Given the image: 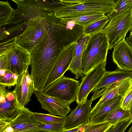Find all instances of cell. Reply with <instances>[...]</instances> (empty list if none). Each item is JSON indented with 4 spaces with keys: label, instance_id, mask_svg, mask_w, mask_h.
I'll return each mask as SVG.
<instances>
[{
    "label": "cell",
    "instance_id": "cell-24",
    "mask_svg": "<svg viewBox=\"0 0 132 132\" xmlns=\"http://www.w3.org/2000/svg\"><path fill=\"white\" fill-rule=\"evenodd\" d=\"M110 20L106 15L101 19L83 28V35L91 36L102 31Z\"/></svg>",
    "mask_w": 132,
    "mask_h": 132
},
{
    "label": "cell",
    "instance_id": "cell-42",
    "mask_svg": "<svg viewBox=\"0 0 132 132\" xmlns=\"http://www.w3.org/2000/svg\"><path fill=\"white\" fill-rule=\"evenodd\" d=\"M128 132H132V125L130 127Z\"/></svg>",
    "mask_w": 132,
    "mask_h": 132
},
{
    "label": "cell",
    "instance_id": "cell-25",
    "mask_svg": "<svg viewBox=\"0 0 132 132\" xmlns=\"http://www.w3.org/2000/svg\"><path fill=\"white\" fill-rule=\"evenodd\" d=\"M32 116L37 122L44 124L63 123L65 117L32 112Z\"/></svg>",
    "mask_w": 132,
    "mask_h": 132
},
{
    "label": "cell",
    "instance_id": "cell-10",
    "mask_svg": "<svg viewBox=\"0 0 132 132\" xmlns=\"http://www.w3.org/2000/svg\"><path fill=\"white\" fill-rule=\"evenodd\" d=\"M106 61L94 68L81 79L76 99L78 104H82L87 100L89 94L98 83L106 71Z\"/></svg>",
    "mask_w": 132,
    "mask_h": 132
},
{
    "label": "cell",
    "instance_id": "cell-34",
    "mask_svg": "<svg viewBox=\"0 0 132 132\" xmlns=\"http://www.w3.org/2000/svg\"><path fill=\"white\" fill-rule=\"evenodd\" d=\"M9 125V121L4 119H0V132H4Z\"/></svg>",
    "mask_w": 132,
    "mask_h": 132
},
{
    "label": "cell",
    "instance_id": "cell-31",
    "mask_svg": "<svg viewBox=\"0 0 132 132\" xmlns=\"http://www.w3.org/2000/svg\"><path fill=\"white\" fill-rule=\"evenodd\" d=\"M132 122L131 118L123 120L112 126L104 132H124L129 125Z\"/></svg>",
    "mask_w": 132,
    "mask_h": 132
},
{
    "label": "cell",
    "instance_id": "cell-40",
    "mask_svg": "<svg viewBox=\"0 0 132 132\" xmlns=\"http://www.w3.org/2000/svg\"><path fill=\"white\" fill-rule=\"evenodd\" d=\"M22 132H43L38 130H34Z\"/></svg>",
    "mask_w": 132,
    "mask_h": 132
},
{
    "label": "cell",
    "instance_id": "cell-26",
    "mask_svg": "<svg viewBox=\"0 0 132 132\" xmlns=\"http://www.w3.org/2000/svg\"><path fill=\"white\" fill-rule=\"evenodd\" d=\"M131 7H132V0L117 1L112 11L106 15L110 19L126 9Z\"/></svg>",
    "mask_w": 132,
    "mask_h": 132
},
{
    "label": "cell",
    "instance_id": "cell-39",
    "mask_svg": "<svg viewBox=\"0 0 132 132\" xmlns=\"http://www.w3.org/2000/svg\"><path fill=\"white\" fill-rule=\"evenodd\" d=\"M7 70L4 69L0 70V77L4 76Z\"/></svg>",
    "mask_w": 132,
    "mask_h": 132
},
{
    "label": "cell",
    "instance_id": "cell-17",
    "mask_svg": "<svg viewBox=\"0 0 132 132\" xmlns=\"http://www.w3.org/2000/svg\"><path fill=\"white\" fill-rule=\"evenodd\" d=\"M123 97L119 96L104 103L91 113L89 123L104 122L106 117L111 112L120 107Z\"/></svg>",
    "mask_w": 132,
    "mask_h": 132
},
{
    "label": "cell",
    "instance_id": "cell-33",
    "mask_svg": "<svg viewBox=\"0 0 132 132\" xmlns=\"http://www.w3.org/2000/svg\"><path fill=\"white\" fill-rule=\"evenodd\" d=\"M6 87L1 85H0V103H2L6 101V97L9 92L6 88Z\"/></svg>",
    "mask_w": 132,
    "mask_h": 132
},
{
    "label": "cell",
    "instance_id": "cell-21",
    "mask_svg": "<svg viewBox=\"0 0 132 132\" xmlns=\"http://www.w3.org/2000/svg\"><path fill=\"white\" fill-rule=\"evenodd\" d=\"M106 16L103 13L81 16L77 17L61 18L64 21H73L83 27L87 26L99 20Z\"/></svg>",
    "mask_w": 132,
    "mask_h": 132
},
{
    "label": "cell",
    "instance_id": "cell-3",
    "mask_svg": "<svg viewBox=\"0 0 132 132\" xmlns=\"http://www.w3.org/2000/svg\"><path fill=\"white\" fill-rule=\"evenodd\" d=\"M57 17L53 13L30 20L25 29L17 36L16 44L30 54L37 49L46 38Z\"/></svg>",
    "mask_w": 132,
    "mask_h": 132
},
{
    "label": "cell",
    "instance_id": "cell-1",
    "mask_svg": "<svg viewBox=\"0 0 132 132\" xmlns=\"http://www.w3.org/2000/svg\"><path fill=\"white\" fill-rule=\"evenodd\" d=\"M83 28L73 21L57 17L44 40L30 54L31 75L38 79H46L62 51L83 35Z\"/></svg>",
    "mask_w": 132,
    "mask_h": 132
},
{
    "label": "cell",
    "instance_id": "cell-36",
    "mask_svg": "<svg viewBox=\"0 0 132 132\" xmlns=\"http://www.w3.org/2000/svg\"><path fill=\"white\" fill-rule=\"evenodd\" d=\"M60 1L65 5L78 4L82 3L83 0H60Z\"/></svg>",
    "mask_w": 132,
    "mask_h": 132
},
{
    "label": "cell",
    "instance_id": "cell-32",
    "mask_svg": "<svg viewBox=\"0 0 132 132\" xmlns=\"http://www.w3.org/2000/svg\"><path fill=\"white\" fill-rule=\"evenodd\" d=\"M132 105V87L123 97L120 107L123 110L130 111Z\"/></svg>",
    "mask_w": 132,
    "mask_h": 132
},
{
    "label": "cell",
    "instance_id": "cell-35",
    "mask_svg": "<svg viewBox=\"0 0 132 132\" xmlns=\"http://www.w3.org/2000/svg\"><path fill=\"white\" fill-rule=\"evenodd\" d=\"M6 54L0 55V70L6 69Z\"/></svg>",
    "mask_w": 132,
    "mask_h": 132
},
{
    "label": "cell",
    "instance_id": "cell-19",
    "mask_svg": "<svg viewBox=\"0 0 132 132\" xmlns=\"http://www.w3.org/2000/svg\"><path fill=\"white\" fill-rule=\"evenodd\" d=\"M130 78H132V71L118 69L113 71H106L92 92H93L108 85Z\"/></svg>",
    "mask_w": 132,
    "mask_h": 132
},
{
    "label": "cell",
    "instance_id": "cell-4",
    "mask_svg": "<svg viewBox=\"0 0 132 132\" xmlns=\"http://www.w3.org/2000/svg\"><path fill=\"white\" fill-rule=\"evenodd\" d=\"M109 47L107 37L102 31L90 36L82 57L81 64L84 75L106 61Z\"/></svg>",
    "mask_w": 132,
    "mask_h": 132
},
{
    "label": "cell",
    "instance_id": "cell-18",
    "mask_svg": "<svg viewBox=\"0 0 132 132\" xmlns=\"http://www.w3.org/2000/svg\"><path fill=\"white\" fill-rule=\"evenodd\" d=\"M23 108L18 103L13 92H9L6 96V101L0 103V119L10 121L18 116Z\"/></svg>",
    "mask_w": 132,
    "mask_h": 132
},
{
    "label": "cell",
    "instance_id": "cell-22",
    "mask_svg": "<svg viewBox=\"0 0 132 132\" xmlns=\"http://www.w3.org/2000/svg\"><path fill=\"white\" fill-rule=\"evenodd\" d=\"M130 118V111L125 110L120 107L110 113L105 119L104 122H108L113 126Z\"/></svg>",
    "mask_w": 132,
    "mask_h": 132
},
{
    "label": "cell",
    "instance_id": "cell-43",
    "mask_svg": "<svg viewBox=\"0 0 132 132\" xmlns=\"http://www.w3.org/2000/svg\"><path fill=\"white\" fill-rule=\"evenodd\" d=\"M130 34H132V28L130 30Z\"/></svg>",
    "mask_w": 132,
    "mask_h": 132
},
{
    "label": "cell",
    "instance_id": "cell-7",
    "mask_svg": "<svg viewBox=\"0 0 132 132\" xmlns=\"http://www.w3.org/2000/svg\"><path fill=\"white\" fill-rule=\"evenodd\" d=\"M80 84L79 81L64 76L53 82L43 92L69 105L76 101Z\"/></svg>",
    "mask_w": 132,
    "mask_h": 132
},
{
    "label": "cell",
    "instance_id": "cell-14",
    "mask_svg": "<svg viewBox=\"0 0 132 132\" xmlns=\"http://www.w3.org/2000/svg\"><path fill=\"white\" fill-rule=\"evenodd\" d=\"M34 93L42 108L48 111L50 114L66 117L70 111L69 105L60 99L40 91L37 90Z\"/></svg>",
    "mask_w": 132,
    "mask_h": 132
},
{
    "label": "cell",
    "instance_id": "cell-11",
    "mask_svg": "<svg viewBox=\"0 0 132 132\" xmlns=\"http://www.w3.org/2000/svg\"><path fill=\"white\" fill-rule=\"evenodd\" d=\"M6 54L7 71L19 76L28 70L30 65L31 57L26 50L16 44Z\"/></svg>",
    "mask_w": 132,
    "mask_h": 132
},
{
    "label": "cell",
    "instance_id": "cell-38",
    "mask_svg": "<svg viewBox=\"0 0 132 132\" xmlns=\"http://www.w3.org/2000/svg\"><path fill=\"white\" fill-rule=\"evenodd\" d=\"M126 40L128 43L132 47V34H130L129 36L126 37Z\"/></svg>",
    "mask_w": 132,
    "mask_h": 132
},
{
    "label": "cell",
    "instance_id": "cell-15",
    "mask_svg": "<svg viewBox=\"0 0 132 132\" xmlns=\"http://www.w3.org/2000/svg\"><path fill=\"white\" fill-rule=\"evenodd\" d=\"M113 48L112 60L118 69L132 71V47L123 39Z\"/></svg>",
    "mask_w": 132,
    "mask_h": 132
},
{
    "label": "cell",
    "instance_id": "cell-13",
    "mask_svg": "<svg viewBox=\"0 0 132 132\" xmlns=\"http://www.w3.org/2000/svg\"><path fill=\"white\" fill-rule=\"evenodd\" d=\"M36 91L32 78L28 70L18 76L17 83L13 92L17 101L22 107H25L31 101V96Z\"/></svg>",
    "mask_w": 132,
    "mask_h": 132
},
{
    "label": "cell",
    "instance_id": "cell-20",
    "mask_svg": "<svg viewBox=\"0 0 132 132\" xmlns=\"http://www.w3.org/2000/svg\"><path fill=\"white\" fill-rule=\"evenodd\" d=\"M90 36L83 35L77 42L75 55L73 62L68 69L78 79L84 75L81 62L83 53Z\"/></svg>",
    "mask_w": 132,
    "mask_h": 132
},
{
    "label": "cell",
    "instance_id": "cell-2",
    "mask_svg": "<svg viewBox=\"0 0 132 132\" xmlns=\"http://www.w3.org/2000/svg\"><path fill=\"white\" fill-rule=\"evenodd\" d=\"M17 5L15 10L14 18L9 21L8 24H17L26 28L30 20L37 17L49 16L55 13L58 8L56 2L54 0H12Z\"/></svg>",
    "mask_w": 132,
    "mask_h": 132
},
{
    "label": "cell",
    "instance_id": "cell-8",
    "mask_svg": "<svg viewBox=\"0 0 132 132\" xmlns=\"http://www.w3.org/2000/svg\"><path fill=\"white\" fill-rule=\"evenodd\" d=\"M77 44V42L73 43L65 47L62 51L40 91L43 92L55 80L64 76L73 62Z\"/></svg>",
    "mask_w": 132,
    "mask_h": 132
},
{
    "label": "cell",
    "instance_id": "cell-16",
    "mask_svg": "<svg viewBox=\"0 0 132 132\" xmlns=\"http://www.w3.org/2000/svg\"><path fill=\"white\" fill-rule=\"evenodd\" d=\"M13 132H22L37 130V122L32 116V112L25 107L22 108L18 116L9 121Z\"/></svg>",
    "mask_w": 132,
    "mask_h": 132
},
{
    "label": "cell",
    "instance_id": "cell-41",
    "mask_svg": "<svg viewBox=\"0 0 132 132\" xmlns=\"http://www.w3.org/2000/svg\"><path fill=\"white\" fill-rule=\"evenodd\" d=\"M130 115H131V118L132 119V105L131 108V110L130 111Z\"/></svg>",
    "mask_w": 132,
    "mask_h": 132
},
{
    "label": "cell",
    "instance_id": "cell-12",
    "mask_svg": "<svg viewBox=\"0 0 132 132\" xmlns=\"http://www.w3.org/2000/svg\"><path fill=\"white\" fill-rule=\"evenodd\" d=\"M93 101L91 98L82 104H78L76 108L65 117L62 129H69L82 125L85 126L89 123Z\"/></svg>",
    "mask_w": 132,
    "mask_h": 132
},
{
    "label": "cell",
    "instance_id": "cell-37",
    "mask_svg": "<svg viewBox=\"0 0 132 132\" xmlns=\"http://www.w3.org/2000/svg\"><path fill=\"white\" fill-rule=\"evenodd\" d=\"M84 126V125H82L76 128L68 130L62 129L57 132H79L80 129Z\"/></svg>",
    "mask_w": 132,
    "mask_h": 132
},
{
    "label": "cell",
    "instance_id": "cell-23",
    "mask_svg": "<svg viewBox=\"0 0 132 132\" xmlns=\"http://www.w3.org/2000/svg\"><path fill=\"white\" fill-rule=\"evenodd\" d=\"M15 10L7 1H0V27L14 18Z\"/></svg>",
    "mask_w": 132,
    "mask_h": 132
},
{
    "label": "cell",
    "instance_id": "cell-28",
    "mask_svg": "<svg viewBox=\"0 0 132 132\" xmlns=\"http://www.w3.org/2000/svg\"><path fill=\"white\" fill-rule=\"evenodd\" d=\"M63 123L44 124L37 122V130L43 132H57L63 128Z\"/></svg>",
    "mask_w": 132,
    "mask_h": 132
},
{
    "label": "cell",
    "instance_id": "cell-6",
    "mask_svg": "<svg viewBox=\"0 0 132 132\" xmlns=\"http://www.w3.org/2000/svg\"><path fill=\"white\" fill-rule=\"evenodd\" d=\"M132 28V7H128L110 20L102 31L106 36L109 50H111L120 40L125 39Z\"/></svg>",
    "mask_w": 132,
    "mask_h": 132
},
{
    "label": "cell",
    "instance_id": "cell-30",
    "mask_svg": "<svg viewBox=\"0 0 132 132\" xmlns=\"http://www.w3.org/2000/svg\"><path fill=\"white\" fill-rule=\"evenodd\" d=\"M17 36L0 43V55L5 54L16 44Z\"/></svg>",
    "mask_w": 132,
    "mask_h": 132
},
{
    "label": "cell",
    "instance_id": "cell-9",
    "mask_svg": "<svg viewBox=\"0 0 132 132\" xmlns=\"http://www.w3.org/2000/svg\"><path fill=\"white\" fill-rule=\"evenodd\" d=\"M132 87V78L125 79L110 85L93 93L91 98L93 101L101 97L99 101L92 108L91 113L104 103L114 98L124 97Z\"/></svg>",
    "mask_w": 132,
    "mask_h": 132
},
{
    "label": "cell",
    "instance_id": "cell-5",
    "mask_svg": "<svg viewBox=\"0 0 132 132\" xmlns=\"http://www.w3.org/2000/svg\"><path fill=\"white\" fill-rule=\"evenodd\" d=\"M116 2L113 0H83L78 4H65L57 10L55 14L60 18L101 13L105 14L112 11Z\"/></svg>",
    "mask_w": 132,
    "mask_h": 132
},
{
    "label": "cell",
    "instance_id": "cell-29",
    "mask_svg": "<svg viewBox=\"0 0 132 132\" xmlns=\"http://www.w3.org/2000/svg\"><path fill=\"white\" fill-rule=\"evenodd\" d=\"M18 78L16 74L7 71L4 76L0 77V84L8 87L14 86L16 84Z\"/></svg>",
    "mask_w": 132,
    "mask_h": 132
},
{
    "label": "cell",
    "instance_id": "cell-27",
    "mask_svg": "<svg viewBox=\"0 0 132 132\" xmlns=\"http://www.w3.org/2000/svg\"><path fill=\"white\" fill-rule=\"evenodd\" d=\"M112 126L107 122L96 123H89L86 125L81 132H104Z\"/></svg>",
    "mask_w": 132,
    "mask_h": 132
}]
</instances>
